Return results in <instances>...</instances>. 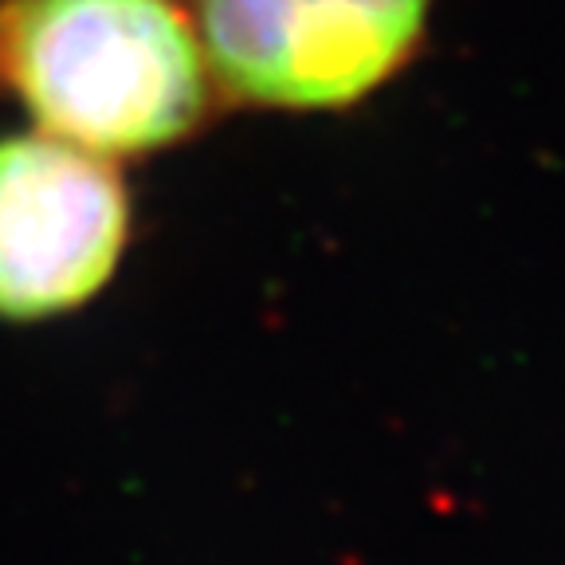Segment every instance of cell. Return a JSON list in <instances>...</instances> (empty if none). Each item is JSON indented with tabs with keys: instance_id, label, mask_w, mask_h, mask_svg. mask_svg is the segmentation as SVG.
<instances>
[{
	"instance_id": "cell-1",
	"label": "cell",
	"mask_w": 565,
	"mask_h": 565,
	"mask_svg": "<svg viewBox=\"0 0 565 565\" xmlns=\"http://www.w3.org/2000/svg\"><path fill=\"white\" fill-rule=\"evenodd\" d=\"M0 67L44 126L98 158L161 150L204 110V47L173 0H12Z\"/></svg>"
},
{
	"instance_id": "cell-2",
	"label": "cell",
	"mask_w": 565,
	"mask_h": 565,
	"mask_svg": "<svg viewBox=\"0 0 565 565\" xmlns=\"http://www.w3.org/2000/svg\"><path fill=\"white\" fill-rule=\"evenodd\" d=\"M433 0H201V47L232 95L322 110L385 83Z\"/></svg>"
},
{
	"instance_id": "cell-3",
	"label": "cell",
	"mask_w": 565,
	"mask_h": 565,
	"mask_svg": "<svg viewBox=\"0 0 565 565\" xmlns=\"http://www.w3.org/2000/svg\"><path fill=\"white\" fill-rule=\"evenodd\" d=\"M130 232L122 181L52 134L0 141V318L75 310L115 275Z\"/></svg>"
}]
</instances>
